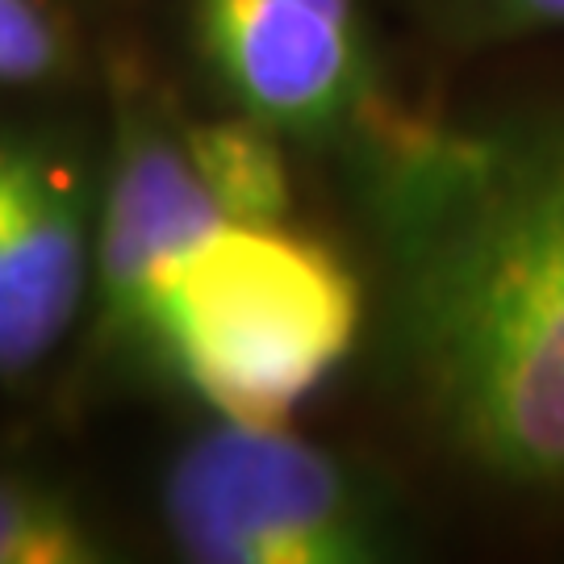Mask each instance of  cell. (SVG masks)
Returning <instances> with one entry per match:
<instances>
[{
	"label": "cell",
	"mask_w": 564,
	"mask_h": 564,
	"mask_svg": "<svg viewBox=\"0 0 564 564\" xmlns=\"http://www.w3.org/2000/svg\"><path fill=\"white\" fill-rule=\"evenodd\" d=\"M197 51L239 113L330 142L377 121L360 0H193Z\"/></svg>",
	"instance_id": "cell-5"
},
{
	"label": "cell",
	"mask_w": 564,
	"mask_h": 564,
	"mask_svg": "<svg viewBox=\"0 0 564 564\" xmlns=\"http://www.w3.org/2000/svg\"><path fill=\"white\" fill-rule=\"evenodd\" d=\"M184 151L205 193L214 197L226 223L268 226L289 223L293 214V176L281 151V134L263 121L214 118L181 121Z\"/></svg>",
	"instance_id": "cell-7"
},
{
	"label": "cell",
	"mask_w": 564,
	"mask_h": 564,
	"mask_svg": "<svg viewBox=\"0 0 564 564\" xmlns=\"http://www.w3.org/2000/svg\"><path fill=\"white\" fill-rule=\"evenodd\" d=\"M105 540L80 506L25 477L0 473V564H97Z\"/></svg>",
	"instance_id": "cell-8"
},
{
	"label": "cell",
	"mask_w": 564,
	"mask_h": 564,
	"mask_svg": "<svg viewBox=\"0 0 564 564\" xmlns=\"http://www.w3.org/2000/svg\"><path fill=\"white\" fill-rule=\"evenodd\" d=\"M389 347L435 440L564 494V113L381 134Z\"/></svg>",
	"instance_id": "cell-1"
},
{
	"label": "cell",
	"mask_w": 564,
	"mask_h": 564,
	"mask_svg": "<svg viewBox=\"0 0 564 564\" xmlns=\"http://www.w3.org/2000/svg\"><path fill=\"white\" fill-rule=\"evenodd\" d=\"M218 226L226 218L193 172L181 118L160 113L139 84L121 76L93 239V293L105 339L130 356L163 360L172 281Z\"/></svg>",
	"instance_id": "cell-4"
},
{
	"label": "cell",
	"mask_w": 564,
	"mask_h": 564,
	"mask_svg": "<svg viewBox=\"0 0 564 564\" xmlns=\"http://www.w3.org/2000/svg\"><path fill=\"white\" fill-rule=\"evenodd\" d=\"M63 34L42 0H0V84H39L59 72Z\"/></svg>",
	"instance_id": "cell-9"
},
{
	"label": "cell",
	"mask_w": 564,
	"mask_h": 564,
	"mask_svg": "<svg viewBox=\"0 0 564 564\" xmlns=\"http://www.w3.org/2000/svg\"><path fill=\"white\" fill-rule=\"evenodd\" d=\"M163 523L202 564H372L398 547L381 489L289 423L226 419L193 440L163 481Z\"/></svg>",
	"instance_id": "cell-3"
},
{
	"label": "cell",
	"mask_w": 564,
	"mask_h": 564,
	"mask_svg": "<svg viewBox=\"0 0 564 564\" xmlns=\"http://www.w3.org/2000/svg\"><path fill=\"white\" fill-rule=\"evenodd\" d=\"M440 13L468 42L564 34V0H440Z\"/></svg>",
	"instance_id": "cell-10"
},
{
	"label": "cell",
	"mask_w": 564,
	"mask_h": 564,
	"mask_svg": "<svg viewBox=\"0 0 564 564\" xmlns=\"http://www.w3.org/2000/svg\"><path fill=\"white\" fill-rule=\"evenodd\" d=\"M360 323V281L339 251L289 223H226L172 281L163 364L230 423L284 426Z\"/></svg>",
	"instance_id": "cell-2"
},
{
	"label": "cell",
	"mask_w": 564,
	"mask_h": 564,
	"mask_svg": "<svg viewBox=\"0 0 564 564\" xmlns=\"http://www.w3.org/2000/svg\"><path fill=\"white\" fill-rule=\"evenodd\" d=\"M97 193L63 139L0 130V377L42 364L93 284Z\"/></svg>",
	"instance_id": "cell-6"
}]
</instances>
